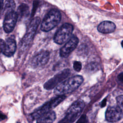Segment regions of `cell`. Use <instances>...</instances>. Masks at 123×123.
<instances>
[{
  "mask_svg": "<svg viewBox=\"0 0 123 123\" xmlns=\"http://www.w3.org/2000/svg\"><path fill=\"white\" fill-rule=\"evenodd\" d=\"M16 49V45L15 41L13 38H9L7 39L5 42V48L3 53L5 56L11 57L14 53Z\"/></svg>",
  "mask_w": 123,
  "mask_h": 123,
  "instance_id": "obj_12",
  "label": "cell"
},
{
  "mask_svg": "<svg viewBox=\"0 0 123 123\" xmlns=\"http://www.w3.org/2000/svg\"><path fill=\"white\" fill-rule=\"evenodd\" d=\"M61 19L60 12L57 10L50 11L44 17L41 25V29L48 32L55 27L60 22Z\"/></svg>",
  "mask_w": 123,
  "mask_h": 123,
  "instance_id": "obj_3",
  "label": "cell"
},
{
  "mask_svg": "<svg viewBox=\"0 0 123 123\" xmlns=\"http://www.w3.org/2000/svg\"><path fill=\"white\" fill-rule=\"evenodd\" d=\"M73 67L75 71L76 72H79L82 68L81 62L78 61H75L74 62L73 64Z\"/></svg>",
  "mask_w": 123,
  "mask_h": 123,
  "instance_id": "obj_19",
  "label": "cell"
},
{
  "mask_svg": "<svg viewBox=\"0 0 123 123\" xmlns=\"http://www.w3.org/2000/svg\"><path fill=\"white\" fill-rule=\"evenodd\" d=\"M116 28L114 23L111 21H105L101 22L98 26V30L102 33H110L113 32Z\"/></svg>",
  "mask_w": 123,
  "mask_h": 123,
  "instance_id": "obj_13",
  "label": "cell"
},
{
  "mask_svg": "<svg viewBox=\"0 0 123 123\" xmlns=\"http://www.w3.org/2000/svg\"><path fill=\"white\" fill-rule=\"evenodd\" d=\"M56 119V114L54 111H50L37 119V123H53Z\"/></svg>",
  "mask_w": 123,
  "mask_h": 123,
  "instance_id": "obj_14",
  "label": "cell"
},
{
  "mask_svg": "<svg viewBox=\"0 0 123 123\" xmlns=\"http://www.w3.org/2000/svg\"><path fill=\"white\" fill-rule=\"evenodd\" d=\"M49 58V54L48 51H41L34 57L32 60L31 64L35 67L42 66L48 62Z\"/></svg>",
  "mask_w": 123,
  "mask_h": 123,
  "instance_id": "obj_11",
  "label": "cell"
},
{
  "mask_svg": "<svg viewBox=\"0 0 123 123\" xmlns=\"http://www.w3.org/2000/svg\"><path fill=\"white\" fill-rule=\"evenodd\" d=\"M17 123H19V122H17Z\"/></svg>",
  "mask_w": 123,
  "mask_h": 123,
  "instance_id": "obj_27",
  "label": "cell"
},
{
  "mask_svg": "<svg viewBox=\"0 0 123 123\" xmlns=\"http://www.w3.org/2000/svg\"><path fill=\"white\" fill-rule=\"evenodd\" d=\"M74 28L72 25L68 23L63 24L56 33L54 41L58 44H62L65 42L71 37Z\"/></svg>",
  "mask_w": 123,
  "mask_h": 123,
  "instance_id": "obj_6",
  "label": "cell"
},
{
  "mask_svg": "<svg viewBox=\"0 0 123 123\" xmlns=\"http://www.w3.org/2000/svg\"><path fill=\"white\" fill-rule=\"evenodd\" d=\"M117 78L120 82L123 83V73H121L117 76Z\"/></svg>",
  "mask_w": 123,
  "mask_h": 123,
  "instance_id": "obj_22",
  "label": "cell"
},
{
  "mask_svg": "<svg viewBox=\"0 0 123 123\" xmlns=\"http://www.w3.org/2000/svg\"><path fill=\"white\" fill-rule=\"evenodd\" d=\"M16 13L18 18H24L27 16L29 13L28 6L25 4H21L19 6Z\"/></svg>",
  "mask_w": 123,
  "mask_h": 123,
  "instance_id": "obj_15",
  "label": "cell"
},
{
  "mask_svg": "<svg viewBox=\"0 0 123 123\" xmlns=\"http://www.w3.org/2000/svg\"><path fill=\"white\" fill-rule=\"evenodd\" d=\"M15 4L13 0H6L4 4V12L5 14L14 11Z\"/></svg>",
  "mask_w": 123,
  "mask_h": 123,
  "instance_id": "obj_16",
  "label": "cell"
},
{
  "mask_svg": "<svg viewBox=\"0 0 123 123\" xmlns=\"http://www.w3.org/2000/svg\"><path fill=\"white\" fill-rule=\"evenodd\" d=\"M106 99H104L103 101H102V104H101V106L102 107H104L105 105V104H106Z\"/></svg>",
  "mask_w": 123,
  "mask_h": 123,
  "instance_id": "obj_24",
  "label": "cell"
},
{
  "mask_svg": "<svg viewBox=\"0 0 123 123\" xmlns=\"http://www.w3.org/2000/svg\"><path fill=\"white\" fill-rule=\"evenodd\" d=\"M79 42L78 38L75 36L72 37L70 39L62 48L60 50V56L63 58L67 57L70 53L76 48Z\"/></svg>",
  "mask_w": 123,
  "mask_h": 123,
  "instance_id": "obj_10",
  "label": "cell"
},
{
  "mask_svg": "<svg viewBox=\"0 0 123 123\" xmlns=\"http://www.w3.org/2000/svg\"><path fill=\"white\" fill-rule=\"evenodd\" d=\"M5 117L6 116L3 114H2V113L0 112V120H4L5 118Z\"/></svg>",
  "mask_w": 123,
  "mask_h": 123,
  "instance_id": "obj_23",
  "label": "cell"
},
{
  "mask_svg": "<svg viewBox=\"0 0 123 123\" xmlns=\"http://www.w3.org/2000/svg\"><path fill=\"white\" fill-rule=\"evenodd\" d=\"M85 106V102L78 99L73 103L59 123H73L80 115Z\"/></svg>",
  "mask_w": 123,
  "mask_h": 123,
  "instance_id": "obj_2",
  "label": "cell"
},
{
  "mask_svg": "<svg viewBox=\"0 0 123 123\" xmlns=\"http://www.w3.org/2000/svg\"><path fill=\"white\" fill-rule=\"evenodd\" d=\"M5 45V42L1 39H0V54L3 52Z\"/></svg>",
  "mask_w": 123,
  "mask_h": 123,
  "instance_id": "obj_21",
  "label": "cell"
},
{
  "mask_svg": "<svg viewBox=\"0 0 123 123\" xmlns=\"http://www.w3.org/2000/svg\"><path fill=\"white\" fill-rule=\"evenodd\" d=\"M17 19V13L14 11L6 14L3 22V29L5 32L10 33L13 30Z\"/></svg>",
  "mask_w": 123,
  "mask_h": 123,
  "instance_id": "obj_9",
  "label": "cell"
},
{
  "mask_svg": "<svg viewBox=\"0 0 123 123\" xmlns=\"http://www.w3.org/2000/svg\"><path fill=\"white\" fill-rule=\"evenodd\" d=\"M76 123H89L88 119L86 115H83Z\"/></svg>",
  "mask_w": 123,
  "mask_h": 123,
  "instance_id": "obj_20",
  "label": "cell"
},
{
  "mask_svg": "<svg viewBox=\"0 0 123 123\" xmlns=\"http://www.w3.org/2000/svg\"><path fill=\"white\" fill-rule=\"evenodd\" d=\"M83 82V78L80 75L73 76L59 84L55 88L54 93L58 96L68 94L77 89Z\"/></svg>",
  "mask_w": 123,
  "mask_h": 123,
  "instance_id": "obj_1",
  "label": "cell"
},
{
  "mask_svg": "<svg viewBox=\"0 0 123 123\" xmlns=\"http://www.w3.org/2000/svg\"><path fill=\"white\" fill-rule=\"evenodd\" d=\"M118 106L123 112V95H120L116 98Z\"/></svg>",
  "mask_w": 123,
  "mask_h": 123,
  "instance_id": "obj_18",
  "label": "cell"
},
{
  "mask_svg": "<svg viewBox=\"0 0 123 123\" xmlns=\"http://www.w3.org/2000/svg\"><path fill=\"white\" fill-rule=\"evenodd\" d=\"M98 68L97 64L95 62L89 63L86 67V69L89 72H94Z\"/></svg>",
  "mask_w": 123,
  "mask_h": 123,
  "instance_id": "obj_17",
  "label": "cell"
},
{
  "mask_svg": "<svg viewBox=\"0 0 123 123\" xmlns=\"http://www.w3.org/2000/svg\"><path fill=\"white\" fill-rule=\"evenodd\" d=\"M123 115V112L118 106H112L107 108L105 117L107 121L113 123L120 120Z\"/></svg>",
  "mask_w": 123,
  "mask_h": 123,
  "instance_id": "obj_8",
  "label": "cell"
},
{
  "mask_svg": "<svg viewBox=\"0 0 123 123\" xmlns=\"http://www.w3.org/2000/svg\"><path fill=\"white\" fill-rule=\"evenodd\" d=\"M3 0H0V12L3 5Z\"/></svg>",
  "mask_w": 123,
  "mask_h": 123,
  "instance_id": "obj_25",
  "label": "cell"
},
{
  "mask_svg": "<svg viewBox=\"0 0 123 123\" xmlns=\"http://www.w3.org/2000/svg\"><path fill=\"white\" fill-rule=\"evenodd\" d=\"M70 74V71L68 69L62 71L45 83L44 85V88L47 90L53 89L68 76Z\"/></svg>",
  "mask_w": 123,
  "mask_h": 123,
  "instance_id": "obj_7",
  "label": "cell"
},
{
  "mask_svg": "<svg viewBox=\"0 0 123 123\" xmlns=\"http://www.w3.org/2000/svg\"><path fill=\"white\" fill-rule=\"evenodd\" d=\"M40 18L38 17H35L31 21L26 32L21 41V47L22 48H26L31 42L40 23Z\"/></svg>",
  "mask_w": 123,
  "mask_h": 123,
  "instance_id": "obj_4",
  "label": "cell"
},
{
  "mask_svg": "<svg viewBox=\"0 0 123 123\" xmlns=\"http://www.w3.org/2000/svg\"><path fill=\"white\" fill-rule=\"evenodd\" d=\"M121 45H122V47L123 48V40L122 41V42H121Z\"/></svg>",
  "mask_w": 123,
  "mask_h": 123,
  "instance_id": "obj_26",
  "label": "cell"
},
{
  "mask_svg": "<svg viewBox=\"0 0 123 123\" xmlns=\"http://www.w3.org/2000/svg\"><path fill=\"white\" fill-rule=\"evenodd\" d=\"M65 98V96L61 95L50 100L33 113L32 115V117L34 119H37L43 114L50 111L51 110L56 107Z\"/></svg>",
  "mask_w": 123,
  "mask_h": 123,
  "instance_id": "obj_5",
  "label": "cell"
}]
</instances>
